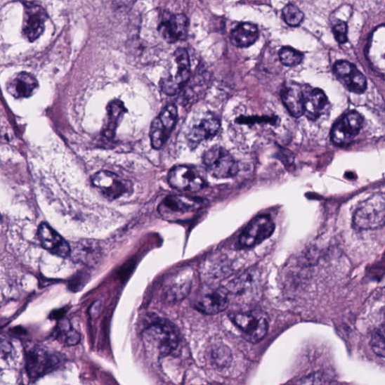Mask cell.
<instances>
[{
	"label": "cell",
	"mask_w": 385,
	"mask_h": 385,
	"mask_svg": "<svg viewBox=\"0 0 385 385\" xmlns=\"http://www.w3.org/2000/svg\"><path fill=\"white\" fill-rule=\"evenodd\" d=\"M143 337L147 350L159 358L169 355L178 346L176 329L166 322L150 325L144 330Z\"/></svg>",
	"instance_id": "1"
},
{
	"label": "cell",
	"mask_w": 385,
	"mask_h": 385,
	"mask_svg": "<svg viewBox=\"0 0 385 385\" xmlns=\"http://www.w3.org/2000/svg\"><path fill=\"white\" fill-rule=\"evenodd\" d=\"M385 223V198L383 194H375L360 203L354 216L353 226L357 230H377Z\"/></svg>",
	"instance_id": "2"
},
{
	"label": "cell",
	"mask_w": 385,
	"mask_h": 385,
	"mask_svg": "<svg viewBox=\"0 0 385 385\" xmlns=\"http://www.w3.org/2000/svg\"><path fill=\"white\" fill-rule=\"evenodd\" d=\"M202 198L170 195L160 203L158 211L167 221H184L195 215L205 205Z\"/></svg>",
	"instance_id": "3"
},
{
	"label": "cell",
	"mask_w": 385,
	"mask_h": 385,
	"mask_svg": "<svg viewBox=\"0 0 385 385\" xmlns=\"http://www.w3.org/2000/svg\"><path fill=\"white\" fill-rule=\"evenodd\" d=\"M208 172L218 178H228L236 176L239 166L233 157L222 147H213L203 156Z\"/></svg>",
	"instance_id": "4"
},
{
	"label": "cell",
	"mask_w": 385,
	"mask_h": 385,
	"mask_svg": "<svg viewBox=\"0 0 385 385\" xmlns=\"http://www.w3.org/2000/svg\"><path fill=\"white\" fill-rule=\"evenodd\" d=\"M93 186L107 200H115L130 194L131 181L110 171H100L92 177Z\"/></svg>",
	"instance_id": "5"
},
{
	"label": "cell",
	"mask_w": 385,
	"mask_h": 385,
	"mask_svg": "<svg viewBox=\"0 0 385 385\" xmlns=\"http://www.w3.org/2000/svg\"><path fill=\"white\" fill-rule=\"evenodd\" d=\"M232 320L244 338L252 344H258L268 332V320L261 314L238 313L234 315Z\"/></svg>",
	"instance_id": "6"
},
{
	"label": "cell",
	"mask_w": 385,
	"mask_h": 385,
	"mask_svg": "<svg viewBox=\"0 0 385 385\" xmlns=\"http://www.w3.org/2000/svg\"><path fill=\"white\" fill-rule=\"evenodd\" d=\"M275 223L268 216L254 218L240 235L239 243L242 248H252L269 239L274 233Z\"/></svg>",
	"instance_id": "7"
},
{
	"label": "cell",
	"mask_w": 385,
	"mask_h": 385,
	"mask_svg": "<svg viewBox=\"0 0 385 385\" xmlns=\"http://www.w3.org/2000/svg\"><path fill=\"white\" fill-rule=\"evenodd\" d=\"M168 183L171 187L183 191H199L207 186L206 180L197 169L184 165L169 171Z\"/></svg>",
	"instance_id": "8"
},
{
	"label": "cell",
	"mask_w": 385,
	"mask_h": 385,
	"mask_svg": "<svg viewBox=\"0 0 385 385\" xmlns=\"http://www.w3.org/2000/svg\"><path fill=\"white\" fill-rule=\"evenodd\" d=\"M363 123V117L356 111L345 115L331 131L333 143L339 146L349 145L359 134Z\"/></svg>",
	"instance_id": "9"
},
{
	"label": "cell",
	"mask_w": 385,
	"mask_h": 385,
	"mask_svg": "<svg viewBox=\"0 0 385 385\" xmlns=\"http://www.w3.org/2000/svg\"><path fill=\"white\" fill-rule=\"evenodd\" d=\"M174 58L178 67L176 73L162 81V89L168 95L176 94L190 79V63L187 50L178 48L174 53Z\"/></svg>",
	"instance_id": "10"
},
{
	"label": "cell",
	"mask_w": 385,
	"mask_h": 385,
	"mask_svg": "<svg viewBox=\"0 0 385 385\" xmlns=\"http://www.w3.org/2000/svg\"><path fill=\"white\" fill-rule=\"evenodd\" d=\"M334 72L337 79L351 92L363 93L367 87V79L354 64L339 60L334 64Z\"/></svg>",
	"instance_id": "11"
},
{
	"label": "cell",
	"mask_w": 385,
	"mask_h": 385,
	"mask_svg": "<svg viewBox=\"0 0 385 385\" xmlns=\"http://www.w3.org/2000/svg\"><path fill=\"white\" fill-rule=\"evenodd\" d=\"M158 30L160 35L169 42L184 40L188 35V19L184 14H165Z\"/></svg>",
	"instance_id": "12"
},
{
	"label": "cell",
	"mask_w": 385,
	"mask_h": 385,
	"mask_svg": "<svg viewBox=\"0 0 385 385\" xmlns=\"http://www.w3.org/2000/svg\"><path fill=\"white\" fill-rule=\"evenodd\" d=\"M47 18L44 8L33 4H26L23 34L30 41H35L44 33Z\"/></svg>",
	"instance_id": "13"
},
{
	"label": "cell",
	"mask_w": 385,
	"mask_h": 385,
	"mask_svg": "<svg viewBox=\"0 0 385 385\" xmlns=\"http://www.w3.org/2000/svg\"><path fill=\"white\" fill-rule=\"evenodd\" d=\"M38 237L44 248L53 254L67 258L70 256V244L49 224L41 223L38 229Z\"/></svg>",
	"instance_id": "14"
},
{
	"label": "cell",
	"mask_w": 385,
	"mask_h": 385,
	"mask_svg": "<svg viewBox=\"0 0 385 385\" xmlns=\"http://www.w3.org/2000/svg\"><path fill=\"white\" fill-rule=\"evenodd\" d=\"M228 294L223 289H215L200 295L195 301L199 312L207 315H216L228 306Z\"/></svg>",
	"instance_id": "15"
},
{
	"label": "cell",
	"mask_w": 385,
	"mask_h": 385,
	"mask_svg": "<svg viewBox=\"0 0 385 385\" xmlns=\"http://www.w3.org/2000/svg\"><path fill=\"white\" fill-rule=\"evenodd\" d=\"M27 370L32 379H36L55 368L58 360L41 349L31 350L26 359Z\"/></svg>",
	"instance_id": "16"
},
{
	"label": "cell",
	"mask_w": 385,
	"mask_h": 385,
	"mask_svg": "<svg viewBox=\"0 0 385 385\" xmlns=\"http://www.w3.org/2000/svg\"><path fill=\"white\" fill-rule=\"evenodd\" d=\"M304 94V114L308 119L316 121L325 114L329 101L323 91L315 89L306 91Z\"/></svg>",
	"instance_id": "17"
},
{
	"label": "cell",
	"mask_w": 385,
	"mask_h": 385,
	"mask_svg": "<svg viewBox=\"0 0 385 385\" xmlns=\"http://www.w3.org/2000/svg\"><path fill=\"white\" fill-rule=\"evenodd\" d=\"M39 88V82L33 74L20 72L7 84V90L15 98H28L34 95Z\"/></svg>",
	"instance_id": "18"
},
{
	"label": "cell",
	"mask_w": 385,
	"mask_h": 385,
	"mask_svg": "<svg viewBox=\"0 0 385 385\" xmlns=\"http://www.w3.org/2000/svg\"><path fill=\"white\" fill-rule=\"evenodd\" d=\"M219 121L214 117H208L192 126L188 135L190 145L196 147L201 142L215 136L220 129Z\"/></svg>",
	"instance_id": "19"
},
{
	"label": "cell",
	"mask_w": 385,
	"mask_h": 385,
	"mask_svg": "<svg viewBox=\"0 0 385 385\" xmlns=\"http://www.w3.org/2000/svg\"><path fill=\"white\" fill-rule=\"evenodd\" d=\"M281 98L290 114L295 117L304 115V94L298 84H287L281 91Z\"/></svg>",
	"instance_id": "20"
},
{
	"label": "cell",
	"mask_w": 385,
	"mask_h": 385,
	"mask_svg": "<svg viewBox=\"0 0 385 385\" xmlns=\"http://www.w3.org/2000/svg\"><path fill=\"white\" fill-rule=\"evenodd\" d=\"M259 37V30L256 25L242 23L232 30L230 41L235 46L246 48L253 45Z\"/></svg>",
	"instance_id": "21"
},
{
	"label": "cell",
	"mask_w": 385,
	"mask_h": 385,
	"mask_svg": "<svg viewBox=\"0 0 385 385\" xmlns=\"http://www.w3.org/2000/svg\"><path fill=\"white\" fill-rule=\"evenodd\" d=\"M70 256L74 261L85 264L93 263L96 260V252L98 249L96 244L89 241H81L71 247Z\"/></svg>",
	"instance_id": "22"
},
{
	"label": "cell",
	"mask_w": 385,
	"mask_h": 385,
	"mask_svg": "<svg viewBox=\"0 0 385 385\" xmlns=\"http://www.w3.org/2000/svg\"><path fill=\"white\" fill-rule=\"evenodd\" d=\"M125 111L124 104L121 101H113L107 107L108 117L103 134L107 138H112L116 132L117 124Z\"/></svg>",
	"instance_id": "23"
},
{
	"label": "cell",
	"mask_w": 385,
	"mask_h": 385,
	"mask_svg": "<svg viewBox=\"0 0 385 385\" xmlns=\"http://www.w3.org/2000/svg\"><path fill=\"white\" fill-rule=\"evenodd\" d=\"M58 338L67 346L77 345L80 341V335L74 330L68 320H63L57 329Z\"/></svg>",
	"instance_id": "24"
},
{
	"label": "cell",
	"mask_w": 385,
	"mask_h": 385,
	"mask_svg": "<svg viewBox=\"0 0 385 385\" xmlns=\"http://www.w3.org/2000/svg\"><path fill=\"white\" fill-rule=\"evenodd\" d=\"M170 133L165 130V128L159 122L158 117L154 120L150 130V138L152 147L155 149L162 148L169 136Z\"/></svg>",
	"instance_id": "25"
},
{
	"label": "cell",
	"mask_w": 385,
	"mask_h": 385,
	"mask_svg": "<svg viewBox=\"0 0 385 385\" xmlns=\"http://www.w3.org/2000/svg\"><path fill=\"white\" fill-rule=\"evenodd\" d=\"M160 122L165 128V130L171 133L178 119V110L174 104H169L157 117Z\"/></svg>",
	"instance_id": "26"
},
{
	"label": "cell",
	"mask_w": 385,
	"mask_h": 385,
	"mask_svg": "<svg viewBox=\"0 0 385 385\" xmlns=\"http://www.w3.org/2000/svg\"><path fill=\"white\" fill-rule=\"evenodd\" d=\"M283 19L291 27H297L302 23L304 14L294 4H287L282 10Z\"/></svg>",
	"instance_id": "27"
},
{
	"label": "cell",
	"mask_w": 385,
	"mask_h": 385,
	"mask_svg": "<svg viewBox=\"0 0 385 385\" xmlns=\"http://www.w3.org/2000/svg\"><path fill=\"white\" fill-rule=\"evenodd\" d=\"M280 58L281 62L287 67H296L304 60V55L291 47H283L280 51Z\"/></svg>",
	"instance_id": "28"
},
{
	"label": "cell",
	"mask_w": 385,
	"mask_h": 385,
	"mask_svg": "<svg viewBox=\"0 0 385 385\" xmlns=\"http://www.w3.org/2000/svg\"><path fill=\"white\" fill-rule=\"evenodd\" d=\"M370 345L372 349L380 358H384L385 355V334L384 326L381 325L379 328L374 331L372 334Z\"/></svg>",
	"instance_id": "29"
},
{
	"label": "cell",
	"mask_w": 385,
	"mask_h": 385,
	"mask_svg": "<svg viewBox=\"0 0 385 385\" xmlns=\"http://www.w3.org/2000/svg\"><path fill=\"white\" fill-rule=\"evenodd\" d=\"M333 33L339 44H345L348 41V26L344 21L339 20L333 28Z\"/></svg>",
	"instance_id": "30"
},
{
	"label": "cell",
	"mask_w": 385,
	"mask_h": 385,
	"mask_svg": "<svg viewBox=\"0 0 385 385\" xmlns=\"http://www.w3.org/2000/svg\"><path fill=\"white\" fill-rule=\"evenodd\" d=\"M275 122V119H273L272 117H240L237 119V122L239 124H255V123H273Z\"/></svg>",
	"instance_id": "31"
},
{
	"label": "cell",
	"mask_w": 385,
	"mask_h": 385,
	"mask_svg": "<svg viewBox=\"0 0 385 385\" xmlns=\"http://www.w3.org/2000/svg\"><path fill=\"white\" fill-rule=\"evenodd\" d=\"M13 346L6 339H0V358L7 359L13 355Z\"/></svg>",
	"instance_id": "32"
},
{
	"label": "cell",
	"mask_w": 385,
	"mask_h": 385,
	"mask_svg": "<svg viewBox=\"0 0 385 385\" xmlns=\"http://www.w3.org/2000/svg\"><path fill=\"white\" fill-rule=\"evenodd\" d=\"M1 220H2L1 215H0V221H1Z\"/></svg>",
	"instance_id": "33"
}]
</instances>
